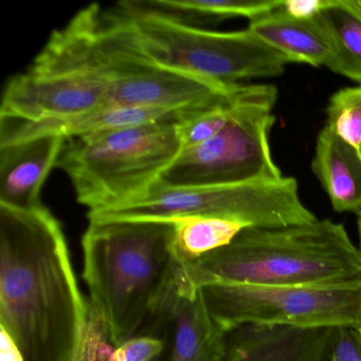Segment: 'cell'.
<instances>
[{
	"label": "cell",
	"mask_w": 361,
	"mask_h": 361,
	"mask_svg": "<svg viewBox=\"0 0 361 361\" xmlns=\"http://www.w3.org/2000/svg\"><path fill=\"white\" fill-rule=\"evenodd\" d=\"M172 264L191 263L202 255L229 245L244 225L217 217L189 216L171 221Z\"/></svg>",
	"instance_id": "18"
},
{
	"label": "cell",
	"mask_w": 361,
	"mask_h": 361,
	"mask_svg": "<svg viewBox=\"0 0 361 361\" xmlns=\"http://www.w3.org/2000/svg\"><path fill=\"white\" fill-rule=\"evenodd\" d=\"M159 312L169 314L174 324L169 361H219L228 333L209 312L200 289L177 295L170 283Z\"/></svg>",
	"instance_id": "15"
},
{
	"label": "cell",
	"mask_w": 361,
	"mask_h": 361,
	"mask_svg": "<svg viewBox=\"0 0 361 361\" xmlns=\"http://www.w3.org/2000/svg\"><path fill=\"white\" fill-rule=\"evenodd\" d=\"M357 231H358V238H359V251H360L361 255V213L360 214L357 215Z\"/></svg>",
	"instance_id": "26"
},
{
	"label": "cell",
	"mask_w": 361,
	"mask_h": 361,
	"mask_svg": "<svg viewBox=\"0 0 361 361\" xmlns=\"http://www.w3.org/2000/svg\"><path fill=\"white\" fill-rule=\"evenodd\" d=\"M272 109L247 107L221 133L181 149L162 173L156 189L219 187L282 179L271 155L270 132L276 122Z\"/></svg>",
	"instance_id": "9"
},
{
	"label": "cell",
	"mask_w": 361,
	"mask_h": 361,
	"mask_svg": "<svg viewBox=\"0 0 361 361\" xmlns=\"http://www.w3.org/2000/svg\"><path fill=\"white\" fill-rule=\"evenodd\" d=\"M172 221L88 219L82 276L114 348L159 312L171 282Z\"/></svg>",
	"instance_id": "3"
},
{
	"label": "cell",
	"mask_w": 361,
	"mask_h": 361,
	"mask_svg": "<svg viewBox=\"0 0 361 361\" xmlns=\"http://www.w3.org/2000/svg\"><path fill=\"white\" fill-rule=\"evenodd\" d=\"M357 334H358L359 338H360L361 340V323L360 325H359L358 327L356 329Z\"/></svg>",
	"instance_id": "27"
},
{
	"label": "cell",
	"mask_w": 361,
	"mask_h": 361,
	"mask_svg": "<svg viewBox=\"0 0 361 361\" xmlns=\"http://www.w3.org/2000/svg\"><path fill=\"white\" fill-rule=\"evenodd\" d=\"M1 333V343H0V361H25L22 353L18 350L13 340L4 329Z\"/></svg>",
	"instance_id": "25"
},
{
	"label": "cell",
	"mask_w": 361,
	"mask_h": 361,
	"mask_svg": "<svg viewBox=\"0 0 361 361\" xmlns=\"http://www.w3.org/2000/svg\"><path fill=\"white\" fill-rule=\"evenodd\" d=\"M177 295L212 284L310 285L361 280V255L341 224L317 219L246 227L227 246L191 263L172 264Z\"/></svg>",
	"instance_id": "2"
},
{
	"label": "cell",
	"mask_w": 361,
	"mask_h": 361,
	"mask_svg": "<svg viewBox=\"0 0 361 361\" xmlns=\"http://www.w3.org/2000/svg\"><path fill=\"white\" fill-rule=\"evenodd\" d=\"M327 126L358 151L361 145V85L338 90L326 109Z\"/></svg>",
	"instance_id": "20"
},
{
	"label": "cell",
	"mask_w": 361,
	"mask_h": 361,
	"mask_svg": "<svg viewBox=\"0 0 361 361\" xmlns=\"http://www.w3.org/2000/svg\"><path fill=\"white\" fill-rule=\"evenodd\" d=\"M312 170L338 213H361V156L329 126L317 138Z\"/></svg>",
	"instance_id": "16"
},
{
	"label": "cell",
	"mask_w": 361,
	"mask_h": 361,
	"mask_svg": "<svg viewBox=\"0 0 361 361\" xmlns=\"http://www.w3.org/2000/svg\"><path fill=\"white\" fill-rule=\"evenodd\" d=\"M323 361H361V340L355 329H335Z\"/></svg>",
	"instance_id": "23"
},
{
	"label": "cell",
	"mask_w": 361,
	"mask_h": 361,
	"mask_svg": "<svg viewBox=\"0 0 361 361\" xmlns=\"http://www.w3.org/2000/svg\"><path fill=\"white\" fill-rule=\"evenodd\" d=\"M67 139L39 135L0 145V204L16 209L43 206L42 188Z\"/></svg>",
	"instance_id": "12"
},
{
	"label": "cell",
	"mask_w": 361,
	"mask_h": 361,
	"mask_svg": "<svg viewBox=\"0 0 361 361\" xmlns=\"http://www.w3.org/2000/svg\"><path fill=\"white\" fill-rule=\"evenodd\" d=\"M111 104L104 86L77 61L43 48L4 90L0 117L39 122L67 119Z\"/></svg>",
	"instance_id": "10"
},
{
	"label": "cell",
	"mask_w": 361,
	"mask_h": 361,
	"mask_svg": "<svg viewBox=\"0 0 361 361\" xmlns=\"http://www.w3.org/2000/svg\"><path fill=\"white\" fill-rule=\"evenodd\" d=\"M358 152H359V154H360V156H361V145H360V147H359Z\"/></svg>",
	"instance_id": "29"
},
{
	"label": "cell",
	"mask_w": 361,
	"mask_h": 361,
	"mask_svg": "<svg viewBox=\"0 0 361 361\" xmlns=\"http://www.w3.org/2000/svg\"><path fill=\"white\" fill-rule=\"evenodd\" d=\"M334 329L242 325L228 331L219 361H323Z\"/></svg>",
	"instance_id": "11"
},
{
	"label": "cell",
	"mask_w": 361,
	"mask_h": 361,
	"mask_svg": "<svg viewBox=\"0 0 361 361\" xmlns=\"http://www.w3.org/2000/svg\"><path fill=\"white\" fill-rule=\"evenodd\" d=\"M90 312L59 219L0 204V329L25 361H79Z\"/></svg>",
	"instance_id": "1"
},
{
	"label": "cell",
	"mask_w": 361,
	"mask_h": 361,
	"mask_svg": "<svg viewBox=\"0 0 361 361\" xmlns=\"http://www.w3.org/2000/svg\"><path fill=\"white\" fill-rule=\"evenodd\" d=\"M153 361H161V360H160V357H159V358L154 359V360H153Z\"/></svg>",
	"instance_id": "28"
},
{
	"label": "cell",
	"mask_w": 361,
	"mask_h": 361,
	"mask_svg": "<svg viewBox=\"0 0 361 361\" xmlns=\"http://www.w3.org/2000/svg\"><path fill=\"white\" fill-rule=\"evenodd\" d=\"M177 122H158L67 139L59 157L88 214L147 195L181 151Z\"/></svg>",
	"instance_id": "5"
},
{
	"label": "cell",
	"mask_w": 361,
	"mask_h": 361,
	"mask_svg": "<svg viewBox=\"0 0 361 361\" xmlns=\"http://www.w3.org/2000/svg\"><path fill=\"white\" fill-rule=\"evenodd\" d=\"M164 350V343L153 336L130 338L117 348H111L104 361H153L159 358Z\"/></svg>",
	"instance_id": "21"
},
{
	"label": "cell",
	"mask_w": 361,
	"mask_h": 361,
	"mask_svg": "<svg viewBox=\"0 0 361 361\" xmlns=\"http://www.w3.org/2000/svg\"><path fill=\"white\" fill-rule=\"evenodd\" d=\"M324 4L325 0H287L282 1L280 9L291 18L308 20L322 10Z\"/></svg>",
	"instance_id": "24"
},
{
	"label": "cell",
	"mask_w": 361,
	"mask_h": 361,
	"mask_svg": "<svg viewBox=\"0 0 361 361\" xmlns=\"http://www.w3.org/2000/svg\"><path fill=\"white\" fill-rule=\"evenodd\" d=\"M247 29L276 51L290 58L293 63L326 67L353 81L352 71L337 46L314 18L297 20L279 8L251 20Z\"/></svg>",
	"instance_id": "14"
},
{
	"label": "cell",
	"mask_w": 361,
	"mask_h": 361,
	"mask_svg": "<svg viewBox=\"0 0 361 361\" xmlns=\"http://www.w3.org/2000/svg\"><path fill=\"white\" fill-rule=\"evenodd\" d=\"M115 10L156 62L221 85L276 78L293 63L248 29L231 32L208 30L136 11L121 3Z\"/></svg>",
	"instance_id": "6"
},
{
	"label": "cell",
	"mask_w": 361,
	"mask_h": 361,
	"mask_svg": "<svg viewBox=\"0 0 361 361\" xmlns=\"http://www.w3.org/2000/svg\"><path fill=\"white\" fill-rule=\"evenodd\" d=\"M202 297L214 320L246 324L355 329L361 323V280L310 285L212 284Z\"/></svg>",
	"instance_id": "7"
},
{
	"label": "cell",
	"mask_w": 361,
	"mask_h": 361,
	"mask_svg": "<svg viewBox=\"0 0 361 361\" xmlns=\"http://www.w3.org/2000/svg\"><path fill=\"white\" fill-rule=\"evenodd\" d=\"M187 113L162 107L109 105L77 117L48 121L30 122L16 118L0 117V145L39 135H59L66 139L80 138L145 124L179 122Z\"/></svg>",
	"instance_id": "13"
},
{
	"label": "cell",
	"mask_w": 361,
	"mask_h": 361,
	"mask_svg": "<svg viewBox=\"0 0 361 361\" xmlns=\"http://www.w3.org/2000/svg\"><path fill=\"white\" fill-rule=\"evenodd\" d=\"M279 0H136L139 11L202 28L230 18L255 20L279 9Z\"/></svg>",
	"instance_id": "17"
},
{
	"label": "cell",
	"mask_w": 361,
	"mask_h": 361,
	"mask_svg": "<svg viewBox=\"0 0 361 361\" xmlns=\"http://www.w3.org/2000/svg\"><path fill=\"white\" fill-rule=\"evenodd\" d=\"M114 348L107 337L104 323L90 304V317L79 361H104L107 353Z\"/></svg>",
	"instance_id": "22"
},
{
	"label": "cell",
	"mask_w": 361,
	"mask_h": 361,
	"mask_svg": "<svg viewBox=\"0 0 361 361\" xmlns=\"http://www.w3.org/2000/svg\"><path fill=\"white\" fill-rule=\"evenodd\" d=\"M71 22L84 61L113 105L195 111L228 102L240 85H221L156 62L115 9L90 5Z\"/></svg>",
	"instance_id": "4"
},
{
	"label": "cell",
	"mask_w": 361,
	"mask_h": 361,
	"mask_svg": "<svg viewBox=\"0 0 361 361\" xmlns=\"http://www.w3.org/2000/svg\"><path fill=\"white\" fill-rule=\"evenodd\" d=\"M228 219L245 227H284L317 221L301 198L295 178L253 181L219 187L156 189L130 204L92 219H152L171 221L181 217Z\"/></svg>",
	"instance_id": "8"
},
{
	"label": "cell",
	"mask_w": 361,
	"mask_h": 361,
	"mask_svg": "<svg viewBox=\"0 0 361 361\" xmlns=\"http://www.w3.org/2000/svg\"><path fill=\"white\" fill-rule=\"evenodd\" d=\"M314 18L337 46L353 81L361 84V0H325Z\"/></svg>",
	"instance_id": "19"
}]
</instances>
